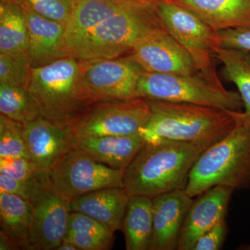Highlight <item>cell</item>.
Returning <instances> with one entry per match:
<instances>
[{
    "instance_id": "603a6c76",
    "label": "cell",
    "mask_w": 250,
    "mask_h": 250,
    "mask_svg": "<svg viewBox=\"0 0 250 250\" xmlns=\"http://www.w3.org/2000/svg\"><path fill=\"white\" fill-rule=\"evenodd\" d=\"M0 54H29V34L18 1H0Z\"/></svg>"
},
{
    "instance_id": "4dcf8cb0",
    "label": "cell",
    "mask_w": 250,
    "mask_h": 250,
    "mask_svg": "<svg viewBox=\"0 0 250 250\" xmlns=\"http://www.w3.org/2000/svg\"><path fill=\"white\" fill-rule=\"evenodd\" d=\"M221 47L250 53V26L218 31Z\"/></svg>"
},
{
    "instance_id": "d6986e66",
    "label": "cell",
    "mask_w": 250,
    "mask_h": 250,
    "mask_svg": "<svg viewBox=\"0 0 250 250\" xmlns=\"http://www.w3.org/2000/svg\"><path fill=\"white\" fill-rule=\"evenodd\" d=\"M216 31L250 26V0H167Z\"/></svg>"
},
{
    "instance_id": "7c38bea8",
    "label": "cell",
    "mask_w": 250,
    "mask_h": 250,
    "mask_svg": "<svg viewBox=\"0 0 250 250\" xmlns=\"http://www.w3.org/2000/svg\"><path fill=\"white\" fill-rule=\"evenodd\" d=\"M126 57L146 72L200 75L191 56L167 30L147 36Z\"/></svg>"
},
{
    "instance_id": "d4e9b609",
    "label": "cell",
    "mask_w": 250,
    "mask_h": 250,
    "mask_svg": "<svg viewBox=\"0 0 250 250\" xmlns=\"http://www.w3.org/2000/svg\"><path fill=\"white\" fill-rule=\"evenodd\" d=\"M0 113L22 124L39 117L27 88L5 84H0Z\"/></svg>"
},
{
    "instance_id": "74e56055",
    "label": "cell",
    "mask_w": 250,
    "mask_h": 250,
    "mask_svg": "<svg viewBox=\"0 0 250 250\" xmlns=\"http://www.w3.org/2000/svg\"><path fill=\"white\" fill-rule=\"evenodd\" d=\"M0 1H17L18 0H0Z\"/></svg>"
},
{
    "instance_id": "f546056e",
    "label": "cell",
    "mask_w": 250,
    "mask_h": 250,
    "mask_svg": "<svg viewBox=\"0 0 250 250\" xmlns=\"http://www.w3.org/2000/svg\"><path fill=\"white\" fill-rule=\"evenodd\" d=\"M39 170L40 169L27 157L0 158V174L22 182H29Z\"/></svg>"
},
{
    "instance_id": "2e32d148",
    "label": "cell",
    "mask_w": 250,
    "mask_h": 250,
    "mask_svg": "<svg viewBox=\"0 0 250 250\" xmlns=\"http://www.w3.org/2000/svg\"><path fill=\"white\" fill-rule=\"evenodd\" d=\"M28 158L40 170L49 171L56 161L70 148L67 128L38 117L24 124Z\"/></svg>"
},
{
    "instance_id": "6da1fadb",
    "label": "cell",
    "mask_w": 250,
    "mask_h": 250,
    "mask_svg": "<svg viewBox=\"0 0 250 250\" xmlns=\"http://www.w3.org/2000/svg\"><path fill=\"white\" fill-rule=\"evenodd\" d=\"M220 139L194 142H145L125 170L124 188L129 196L154 198L186 189L189 174L198 158Z\"/></svg>"
},
{
    "instance_id": "9c48e42d",
    "label": "cell",
    "mask_w": 250,
    "mask_h": 250,
    "mask_svg": "<svg viewBox=\"0 0 250 250\" xmlns=\"http://www.w3.org/2000/svg\"><path fill=\"white\" fill-rule=\"evenodd\" d=\"M151 116L149 100L96 102L67 128L70 139L140 133Z\"/></svg>"
},
{
    "instance_id": "1f68e13d",
    "label": "cell",
    "mask_w": 250,
    "mask_h": 250,
    "mask_svg": "<svg viewBox=\"0 0 250 250\" xmlns=\"http://www.w3.org/2000/svg\"><path fill=\"white\" fill-rule=\"evenodd\" d=\"M226 218H224L197 241L193 250H219L223 248L228 233Z\"/></svg>"
},
{
    "instance_id": "9a60e30c",
    "label": "cell",
    "mask_w": 250,
    "mask_h": 250,
    "mask_svg": "<svg viewBox=\"0 0 250 250\" xmlns=\"http://www.w3.org/2000/svg\"><path fill=\"white\" fill-rule=\"evenodd\" d=\"M17 1L27 21L29 55L32 68L69 57L65 47L66 26L36 14L23 0Z\"/></svg>"
},
{
    "instance_id": "52a82bcc",
    "label": "cell",
    "mask_w": 250,
    "mask_h": 250,
    "mask_svg": "<svg viewBox=\"0 0 250 250\" xmlns=\"http://www.w3.org/2000/svg\"><path fill=\"white\" fill-rule=\"evenodd\" d=\"M156 7L166 30L190 54L199 74L215 84L223 85L215 64L221 47L218 31L172 1L161 0Z\"/></svg>"
},
{
    "instance_id": "e575fe53",
    "label": "cell",
    "mask_w": 250,
    "mask_h": 250,
    "mask_svg": "<svg viewBox=\"0 0 250 250\" xmlns=\"http://www.w3.org/2000/svg\"><path fill=\"white\" fill-rule=\"evenodd\" d=\"M0 250H16L13 242L6 235L0 231Z\"/></svg>"
},
{
    "instance_id": "277c9868",
    "label": "cell",
    "mask_w": 250,
    "mask_h": 250,
    "mask_svg": "<svg viewBox=\"0 0 250 250\" xmlns=\"http://www.w3.org/2000/svg\"><path fill=\"white\" fill-rule=\"evenodd\" d=\"M28 90L39 117L62 128L93 103L82 85L81 62L72 57L33 68Z\"/></svg>"
},
{
    "instance_id": "8992f818",
    "label": "cell",
    "mask_w": 250,
    "mask_h": 250,
    "mask_svg": "<svg viewBox=\"0 0 250 250\" xmlns=\"http://www.w3.org/2000/svg\"><path fill=\"white\" fill-rule=\"evenodd\" d=\"M139 98L154 101L191 104L230 111L244 107L239 93L215 84L200 75L144 71L138 85Z\"/></svg>"
},
{
    "instance_id": "f1b7e54d",
    "label": "cell",
    "mask_w": 250,
    "mask_h": 250,
    "mask_svg": "<svg viewBox=\"0 0 250 250\" xmlns=\"http://www.w3.org/2000/svg\"><path fill=\"white\" fill-rule=\"evenodd\" d=\"M67 231L88 233L111 241H113L114 236V233L107 227L91 217L79 212L70 213Z\"/></svg>"
},
{
    "instance_id": "3957f363",
    "label": "cell",
    "mask_w": 250,
    "mask_h": 250,
    "mask_svg": "<svg viewBox=\"0 0 250 250\" xmlns=\"http://www.w3.org/2000/svg\"><path fill=\"white\" fill-rule=\"evenodd\" d=\"M151 116L140 134L145 142L221 139L236 125L230 111L191 104L149 100Z\"/></svg>"
},
{
    "instance_id": "ba28073f",
    "label": "cell",
    "mask_w": 250,
    "mask_h": 250,
    "mask_svg": "<svg viewBox=\"0 0 250 250\" xmlns=\"http://www.w3.org/2000/svg\"><path fill=\"white\" fill-rule=\"evenodd\" d=\"M27 200L32 213L29 250H57L67 232L70 200L56 190L49 171L42 170L29 181Z\"/></svg>"
},
{
    "instance_id": "44dd1931",
    "label": "cell",
    "mask_w": 250,
    "mask_h": 250,
    "mask_svg": "<svg viewBox=\"0 0 250 250\" xmlns=\"http://www.w3.org/2000/svg\"><path fill=\"white\" fill-rule=\"evenodd\" d=\"M152 198L129 196L122 224L126 250H151L153 238Z\"/></svg>"
},
{
    "instance_id": "e0dca14e",
    "label": "cell",
    "mask_w": 250,
    "mask_h": 250,
    "mask_svg": "<svg viewBox=\"0 0 250 250\" xmlns=\"http://www.w3.org/2000/svg\"><path fill=\"white\" fill-rule=\"evenodd\" d=\"M140 133L127 136L70 139V146L83 151L95 161L117 169H125L144 145Z\"/></svg>"
},
{
    "instance_id": "7a4b0ae2",
    "label": "cell",
    "mask_w": 250,
    "mask_h": 250,
    "mask_svg": "<svg viewBox=\"0 0 250 250\" xmlns=\"http://www.w3.org/2000/svg\"><path fill=\"white\" fill-rule=\"evenodd\" d=\"M231 113L234 127L207 148L190 171L185 190L192 198L217 186L250 191V122L241 111Z\"/></svg>"
},
{
    "instance_id": "4316f807",
    "label": "cell",
    "mask_w": 250,
    "mask_h": 250,
    "mask_svg": "<svg viewBox=\"0 0 250 250\" xmlns=\"http://www.w3.org/2000/svg\"><path fill=\"white\" fill-rule=\"evenodd\" d=\"M27 157L24 124L0 114V158Z\"/></svg>"
},
{
    "instance_id": "5bb4252c",
    "label": "cell",
    "mask_w": 250,
    "mask_h": 250,
    "mask_svg": "<svg viewBox=\"0 0 250 250\" xmlns=\"http://www.w3.org/2000/svg\"><path fill=\"white\" fill-rule=\"evenodd\" d=\"M193 198L179 189L152 198L153 238L151 250H175Z\"/></svg>"
},
{
    "instance_id": "cb8c5ba5",
    "label": "cell",
    "mask_w": 250,
    "mask_h": 250,
    "mask_svg": "<svg viewBox=\"0 0 250 250\" xmlns=\"http://www.w3.org/2000/svg\"><path fill=\"white\" fill-rule=\"evenodd\" d=\"M216 59L223 65V75L236 85L245 111L243 117L250 122V53L245 51L220 47Z\"/></svg>"
},
{
    "instance_id": "30bf717a",
    "label": "cell",
    "mask_w": 250,
    "mask_h": 250,
    "mask_svg": "<svg viewBox=\"0 0 250 250\" xmlns=\"http://www.w3.org/2000/svg\"><path fill=\"white\" fill-rule=\"evenodd\" d=\"M125 170L101 164L77 148H70L49 170L56 190L67 200L106 188H124Z\"/></svg>"
},
{
    "instance_id": "8fae6325",
    "label": "cell",
    "mask_w": 250,
    "mask_h": 250,
    "mask_svg": "<svg viewBox=\"0 0 250 250\" xmlns=\"http://www.w3.org/2000/svg\"><path fill=\"white\" fill-rule=\"evenodd\" d=\"M80 62L82 85L93 103L139 98L138 85L144 70L126 56Z\"/></svg>"
},
{
    "instance_id": "83f0119b",
    "label": "cell",
    "mask_w": 250,
    "mask_h": 250,
    "mask_svg": "<svg viewBox=\"0 0 250 250\" xmlns=\"http://www.w3.org/2000/svg\"><path fill=\"white\" fill-rule=\"evenodd\" d=\"M41 16L66 26L72 14L74 0H23Z\"/></svg>"
},
{
    "instance_id": "8d00e7d4",
    "label": "cell",
    "mask_w": 250,
    "mask_h": 250,
    "mask_svg": "<svg viewBox=\"0 0 250 250\" xmlns=\"http://www.w3.org/2000/svg\"><path fill=\"white\" fill-rule=\"evenodd\" d=\"M127 1H134V2L148 3V4H156L161 0H127Z\"/></svg>"
},
{
    "instance_id": "ac0fdd59",
    "label": "cell",
    "mask_w": 250,
    "mask_h": 250,
    "mask_svg": "<svg viewBox=\"0 0 250 250\" xmlns=\"http://www.w3.org/2000/svg\"><path fill=\"white\" fill-rule=\"evenodd\" d=\"M129 198L125 188H106L72 199L70 208L91 217L115 233L121 230Z\"/></svg>"
},
{
    "instance_id": "ffe728a7",
    "label": "cell",
    "mask_w": 250,
    "mask_h": 250,
    "mask_svg": "<svg viewBox=\"0 0 250 250\" xmlns=\"http://www.w3.org/2000/svg\"><path fill=\"white\" fill-rule=\"evenodd\" d=\"M127 0H74L73 10L65 28V47L70 54L88 33L117 14Z\"/></svg>"
},
{
    "instance_id": "d6a6232c",
    "label": "cell",
    "mask_w": 250,
    "mask_h": 250,
    "mask_svg": "<svg viewBox=\"0 0 250 250\" xmlns=\"http://www.w3.org/2000/svg\"><path fill=\"white\" fill-rule=\"evenodd\" d=\"M63 241L70 242L81 250H106L110 249L113 243V241L88 233L72 231H67Z\"/></svg>"
},
{
    "instance_id": "4fadbf2b",
    "label": "cell",
    "mask_w": 250,
    "mask_h": 250,
    "mask_svg": "<svg viewBox=\"0 0 250 250\" xmlns=\"http://www.w3.org/2000/svg\"><path fill=\"white\" fill-rule=\"evenodd\" d=\"M233 191L231 188L217 186L193 199L182 227L177 250H193L204 233L226 218Z\"/></svg>"
},
{
    "instance_id": "836d02e7",
    "label": "cell",
    "mask_w": 250,
    "mask_h": 250,
    "mask_svg": "<svg viewBox=\"0 0 250 250\" xmlns=\"http://www.w3.org/2000/svg\"><path fill=\"white\" fill-rule=\"evenodd\" d=\"M0 193H9L28 200L29 182H22L0 174Z\"/></svg>"
},
{
    "instance_id": "d590c367",
    "label": "cell",
    "mask_w": 250,
    "mask_h": 250,
    "mask_svg": "<svg viewBox=\"0 0 250 250\" xmlns=\"http://www.w3.org/2000/svg\"><path fill=\"white\" fill-rule=\"evenodd\" d=\"M57 250H78L72 243L66 241H62L60 246L57 248Z\"/></svg>"
},
{
    "instance_id": "7402d4cb",
    "label": "cell",
    "mask_w": 250,
    "mask_h": 250,
    "mask_svg": "<svg viewBox=\"0 0 250 250\" xmlns=\"http://www.w3.org/2000/svg\"><path fill=\"white\" fill-rule=\"evenodd\" d=\"M1 232L14 243L16 250H29L32 229L30 204L22 197L0 193Z\"/></svg>"
},
{
    "instance_id": "5b68a950",
    "label": "cell",
    "mask_w": 250,
    "mask_h": 250,
    "mask_svg": "<svg viewBox=\"0 0 250 250\" xmlns=\"http://www.w3.org/2000/svg\"><path fill=\"white\" fill-rule=\"evenodd\" d=\"M166 30L156 4L129 1L88 33L70 54L80 61L125 57L143 39Z\"/></svg>"
},
{
    "instance_id": "484cf974",
    "label": "cell",
    "mask_w": 250,
    "mask_h": 250,
    "mask_svg": "<svg viewBox=\"0 0 250 250\" xmlns=\"http://www.w3.org/2000/svg\"><path fill=\"white\" fill-rule=\"evenodd\" d=\"M32 69L29 54H0V84L28 89Z\"/></svg>"
}]
</instances>
